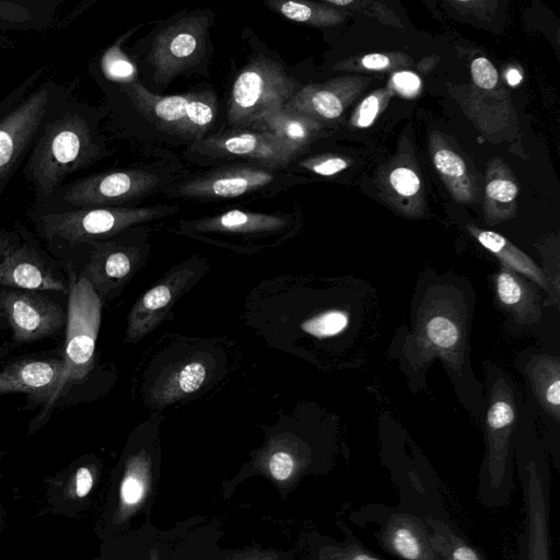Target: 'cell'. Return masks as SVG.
I'll use <instances>...</instances> for the list:
<instances>
[{"label":"cell","mask_w":560,"mask_h":560,"mask_svg":"<svg viewBox=\"0 0 560 560\" xmlns=\"http://www.w3.org/2000/svg\"><path fill=\"white\" fill-rule=\"evenodd\" d=\"M349 314L340 310H330L318 314L302 325V329L317 338L335 336L347 328Z\"/></svg>","instance_id":"32"},{"label":"cell","mask_w":560,"mask_h":560,"mask_svg":"<svg viewBox=\"0 0 560 560\" xmlns=\"http://www.w3.org/2000/svg\"><path fill=\"white\" fill-rule=\"evenodd\" d=\"M506 80H508L509 84L517 85L521 82V80H522V75H521V73L517 70L511 69L506 73Z\"/></svg>","instance_id":"45"},{"label":"cell","mask_w":560,"mask_h":560,"mask_svg":"<svg viewBox=\"0 0 560 560\" xmlns=\"http://www.w3.org/2000/svg\"><path fill=\"white\" fill-rule=\"evenodd\" d=\"M525 493L527 560H550L547 500L535 462L526 467Z\"/></svg>","instance_id":"15"},{"label":"cell","mask_w":560,"mask_h":560,"mask_svg":"<svg viewBox=\"0 0 560 560\" xmlns=\"http://www.w3.org/2000/svg\"><path fill=\"white\" fill-rule=\"evenodd\" d=\"M172 288L168 284H159L148 291L133 310V314L153 313L165 307L172 300Z\"/></svg>","instance_id":"33"},{"label":"cell","mask_w":560,"mask_h":560,"mask_svg":"<svg viewBox=\"0 0 560 560\" xmlns=\"http://www.w3.org/2000/svg\"><path fill=\"white\" fill-rule=\"evenodd\" d=\"M100 113L74 96L49 116L33 145L22 174L40 201L77 172L89 168L108 151L98 135Z\"/></svg>","instance_id":"1"},{"label":"cell","mask_w":560,"mask_h":560,"mask_svg":"<svg viewBox=\"0 0 560 560\" xmlns=\"http://www.w3.org/2000/svg\"><path fill=\"white\" fill-rule=\"evenodd\" d=\"M129 35L125 34L108 47L101 57L100 68L105 79L122 85L136 82L137 66L121 49V43Z\"/></svg>","instance_id":"28"},{"label":"cell","mask_w":560,"mask_h":560,"mask_svg":"<svg viewBox=\"0 0 560 560\" xmlns=\"http://www.w3.org/2000/svg\"><path fill=\"white\" fill-rule=\"evenodd\" d=\"M61 366L57 359L21 360L7 365L0 372V395L24 393L46 405L58 385Z\"/></svg>","instance_id":"13"},{"label":"cell","mask_w":560,"mask_h":560,"mask_svg":"<svg viewBox=\"0 0 560 560\" xmlns=\"http://www.w3.org/2000/svg\"><path fill=\"white\" fill-rule=\"evenodd\" d=\"M209 25L208 15L192 14L175 21L156 35L149 62L159 83L171 81L200 59Z\"/></svg>","instance_id":"8"},{"label":"cell","mask_w":560,"mask_h":560,"mask_svg":"<svg viewBox=\"0 0 560 560\" xmlns=\"http://www.w3.org/2000/svg\"><path fill=\"white\" fill-rule=\"evenodd\" d=\"M326 2L335 5H347L352 3L351 0H327Z\"/></svg>","instance_id":"46"},{"label":"cell","mask_w":560,"mask_h":560,"mask_svg":"<svg viewBox=\"0 0 560 560\" xmlns=\"http://www.w3.org/2000/svg\"><path fill=\"white\" fill-rule=\"evenodd\" d=\"M381 542L402 560H441L423 520L409 513L393 514L381 532Z\"/></svg>","instance_id":"14"},{"label":"cell","mask_w":560,"mask_h":560,"mask_svg":"<svg viewBox=\"0 0 560 560\" xmlns=\"http://www.w3.org/2000/svg\"><path fill=\"white\" fill-rule=\"evenodd\" d=\"M495 293L499 302L520 319L533 322L539 315L534 292L515 271L503 267L494 278Z\"/></svg>","instance_id":"22"},{"label":"cell","mask_w":560,"mask_h":560,"mask_svg":"<svg viewBox=\"0 0 560 560\" xmlns=\"http://www.w3.org/2000/svg\"><path fill=\"white\" fill-rule=\"evenodd\" d=\"M305 466V457L289 445H272L257 462L258 469L280 488L291 487Z\"/></svg>","instance_id":"23"},{"label":"cell","mask_w":560,"mask_h":560,"mask_svg":"<svg viewBox=\"0 0 560 560\" xmlns=\"http://www.w3.org/2000/svg\"><path fill=\"white\" fill-rule=\"evenodd\" d=\"M100 323L101 301L96 291L86 278L75 279L71 273L61 374L39 418L47 415L67 387L84 380L91 371Z\"/></svg>","instance_id":"4"},{"label":"cell","mask_w":560,"mask_h":560,"mask_svg":"<svg viewBox=\"0 0 560 560\" xmlns=\"http://www.w3.org/2000/svg\"><path fill=\"white\" fill-rule=\"evenodd\" d=\"M59 0H0V31H40L51 26Z\"/></svg>","instance_id":"20"},{"label":"cell","mask_w":560,"mask_h":560,"mask_svg":"<svg viewBox=\"0 0 560 560\" xmlns=\"http://www.w3.org/2000/svg\"><path fill=\"white\" fill-rule=\"evenodd\" d=\"M46 71V66L36 69L0 101V197L49 116L73 96L74 82L45 78Z\"/></svg>","instance_id":"2"},{"label":"cell","mask_w":560,"mask_h":560,"mask_svg":"<svg viewBox=\"0 0 560 560\" xmlns=\"http://www.w3.org/2000/svg\"><path fill=\"white\" fill-rule=\"evenodd\" d=\"M390 184L397 192L404 196L416 194L420 187L418 176L406 167H398L392 172Z\"/></svg>","instance_id":"35"},{"label":"cell","mask_w":560,"mask_h":560,"mask_svg":"<svg viewBox=\"0 0 560 560\" xmlns=\"http://www.w3.org/2000/svg\"><path fill=\"white\" fill-rule=\"evenodd\" d=\"M362 65L368 69H383L389 65V59L382 54H370L362 58Z\"/></svg>","instance_id":"44"},{"label":"cell","mask_w":560,"mask_h":560,"mask_svg":"<svg viewBox=\"0 0 560 560\" xmlns=\"http://www.w3.org/2000/svg\"><path fill=\"white\" fill-rule=\"evenodd\" d=\"M439 557H440V556H439ZM440 559H441V560H447V559H445V558H442V557H440Z\"/></svg>","instance_id":"48"},{"label":"cell","mask_w":560,"mask_h":560,"mask_svg":"<svg viewBox=\"0 0 560 560\" xmlns=\"http://www.w3.org/2000/svg\"><path fill=\"white\" fill-rule=\"evenodd\" d=\"M152 469L149 455L142 451L128 458L119 486L114 523L120 525L135 515L145 503L151 491Z\"/></svg>","instance_id":"18"},{"label":"cell","mask_w":560,"mask_h":560,"mask_svg":"<svg viewBox=\"0 0 560 560\" xmlns=\"http://www.w3.org/2000/svg\"><path fill=\"white\" fill-rule=\"evenodd\" d=\"M295 91V82L278 62L258 56L233 83L228 121L235 128L250 127L266 113L284 105Z\"/></svg>","instance_id":"6"},{"label":"cell","mask_w":560,"mask_h":560,"mask_svg":"<svg viewBox=\"0 0 560 560\" xmlns=\"http://www.w3.org/2000/svg\"><path fill=\"white\" fill-rule=\"evenodd\" d=\"M0 283L30 291L68 290L33 235L21 224L0 229Z\"/></svg>","instance_id":"7"},{"label":"cell","mask_w":560,"mask_h":560,"mask_svg":"<svg viewBox=\"0 0 560 560\" xmlns=\"http://www.w3.org/2000/svg\"><path fill=\"white\" fill-rule=\"evenodd\" d=\"M529 378L539 404L558 421L560 413V366L558 360L547 355L535 358L529 366Z\"/></svg>","instance_id":"25"},{"label":"cell","mask_w":560,"mask_h":560,"mask_svg":"<svg viewBox=\"0 0 560 560\" xmlns=\"http://www.w3.org/2000/svg\"><path fill=\"white\" fill-rule=\"evenodd\" d=\"M423 337L431 349L446 353L454 351L458 346L462 334L454 319L443 314H436L425 322Z\"/></svg>","instance_id":"29"},{"label":"cell","mask_w":560,"mask_h":560,"mask_svg":"<svg viewBox=\"0 0 560 560\" xmlns=\"http://www.w3.org/2000/svg\"><path fill=\"white\" fill-rule=\"evenodd\" d=\"M288 224L285 215L232 209L188 222L187 228L197 232L265 235L282 231Z\"/></svg>","instance_id":"16"},{"label":"cell","mask_w":560,"mask_h":560,"mask_svg":"<svg viewBox=\"0 0 560 560\" xmlns=\"http://www.w3.org/2000/svg\"><path fill=\"white\" fill-rule=\"evenodd\" d=\"M266 4L284 18L300 22L312 24H325L331 21L328 10L318 8L312 3L304 1H267Z\"/></svg>","instance_id":"31"},{"label":"cell","mask_w":560,"mask_h":560,"mask_svg":"<svg viewBox=\"0 0 560 560\" xmlns=\"http://www.w3.org/2000/svg\"><path fill=\"white\" fill-rule=\"evenodd\" d=\"M378 112V100L376 96L372 95L365 98L359 110V117L357 120V125L360 127H368L370 126L376 114Z\"/></svg>","instance_id":"42"},{"label":"cell","mask_w":560,"mask_h":560,"mask_svg":"<svg viewBox=\"0 0 560 560\" xmlns=\"http://www.w3.org/2000/svg\"><path fill=\"white\" fill-rule=\"evenodd\" d=\"M230 560H279V555L272 550L253 549L238 553Z\"/></svg>","instance_id":"43"},{"label":"cell","mask_w":560,"mask_h":560,"mask_svg":"<svg viewBox=\"0 0 560 560\" xmlns=\"http://www.w3.org/2000/svg\"><path fill=\"white\" fill-rule=\"evenodd\" d=\"M476 237L483 247L499 257L511 270L526 276L545 290H548L545 272L502 235L492 231H478Z\"/></svg>","instance_id":"24"},{"label":"cell","mask_w":560,"mask_h":560,"mask_svg":"<svg viewBox=\"0 0 560 560\" xmlns=\"http://www.w3.org/2000/svg\"><path fill=\"white\" fill-rule=\"evenodd\" d=\"M150 560H160L159 555H158V552H156V551H153V550H152V551L150 552Z\"/></svg>","instance_id":"47"},{"label":"cell","mask_w":560,"mask_h":560,"mask_svg":"<svg viewBox=\"0 0 560 560\" xmlns=\"http://www.w3.org/2000/svg\"><path fill=\"white\" fill-rule=\"evenodd\" d=\"M434 551L447 560H482L478 551L452 530L444 522L425 516Z\"/></svg>","instance_id":"26"},{"label":"cell","mask_w":560,"mask_h":560,"mask_svg":"<svg viewBox=\"0 0 560 560\" xmlns=\"http://www.w3.org/2000/svg\"><path fill=\"white\" fill-rule=\"evenodd\" d=\"M191 150L210 159H250L265 166H285L294 156L271 135L259 130L233 129L194 141Z\"/></svg>","instance_id":"11"},{"label":"cell","mask_w":560,"mask_h":560,"mask_svg":"<svg viewBox=\"0 0 560 560\" xmlns=\"http://www.w3.org/2000/svg\"><path fill=\"white\" fill-rule=\"evenodd\" d=\"M0 310L19 342L48 338L67 324L63 308L37 291H3L0 293Z\"/></svg>","instance_id":"10"},{"label":"cell","mask_w":560,"mask_h":560,"mask_svg":"<svg viewBox=\"0 0 560 560\" xmlns=\"http://www.w3.org/2000/svg\"><path fill=\"white\" fill-rule=\"evenodd\" d=\"M215 116V95L211 92L192 93L178 133L195 141L200 140L213 124Z\"/></svg>","instance_id":"27"},{"label":"cell","mask_w":560,"mask_h":560,"mask_svg":"<svg viewBox=\"0 0 560 560\" xmlns=\"http://www.w3.org/2000/svg\"><path fill=\"white\" fill-rule=\"evenodd\" d=\"M273 170L252 164L226 165L168 186L165 191L172 197L201 200L235 198L281 182L283 176Z\"/></svg>","instance_id":"9"},{"label":"cell","mask_w":560,"mask_h":560,"mask_svg":"<svg viewBox=\"0 0 560 560\" xmlns=\"http://www.w3.org/2000/svg\"><path fill=\"white\" fill-rule=\"evenodd\" d=\"M516 419L514 392L511 384L500 377L492 385L486 420L487 469L493 487L501 486L505 478Z\"/></svg>","instance_id":"12"},{"label":"cell","mask_w":560,"mask_h":560,"mask_svg":"<svg viewBox=\"0 0 560 560\" xmlns=\"http://www.w3.org/2000/svg\"><path fill=\"white\" fill-rule=\"evenodd\" d=\"M517 187L509 180L495 179L488 184L487 195L498 201L509 202L516 197Z\"/></svg>","instance_id":"39"},{"label":"cell","mask_w":560,"mask_h":560,"mask_svg":"<svg viewBox=\"0 0 560 560\" xmlns=\"http://www.w3.org/2000/svg\"><path fill=\"white\" fill-rule=\"evenodd\" d=\"M70 486H72L71 493L77 499L88 497L94 486V471L89 466H81L77 468L71 477Z\"/></svg>","instance_id":"37"},{"label":"cell","mask_w":560,"mask_h":560,"mask_svg":"<svg viewBox=\"0 0 560 560\" xmlns=\"http://www.w3.org/2000/svg\"><path fill=\"white\" fill-rule=\"evenodd\" d=\"M471 75L475 83L481 89H492L498 82V72L486 58H476L471 62Z\"/></svg>","instance_id":"34"},{"label":"cell","mask_w":560,"mask_h":560,"mask_svg":"<svg viewBox=\"0 0 560 560\" xmlns=\"http://www.w3.org/2000/svg\"><path fill=\"white\" fill-rule=\"evenodd\" d=\"M85 245L92 250L82 276L94 290L105 291L109 284L120 281L130 272L132 261L128 248L114 242L92 241Z\"/></svg>","instance_id":"19"},{"label":"cell","mask_w":560,"mask_h":560,"mask_svg":"<svg viewBox=\"0 0 560 560\" xmlns=\"http://www.w3.org/2000/svg\"><path fill=\"white\" fill-rule=\"evenodd\" d=\"M325 553L326 560H381L355 545L342 548L330 547Z\"/></svg>","instance_id":"38"},{"label":"cell","mask_w":560,"mask_h":560,"mask_svg":"<svg viewBox=\"0 0 560 560\" xmlns=\"http://www.w3.org/2000/svg\"><path fill=\"white\" fill-rule=\"evenodd\" d=\"M434 164L441 173L448 176L459 177L466 171L463 160L454 152L445 149L435 153Z\"/></svg>","instance_id":"36"},{"label":"cell","mask_w":560,"mask_h":560,"mask_svg":"<svg viewBox=\"0 0 560 560\" xmlns=\"http://www.w3.org/2000/svg\"><path fill=\"white\" fill-rule=\"evenodd\" d=\"M393 82L396 90L407 96L416 94L420 88L418 75L408 71L397 72L393 78Z\"/></svg>","instance_id":"41"},{"label":"cell","mask_w":560,"mask_h":560,"mask_svg":"<svg viewBox=\"0 0 560 560\" xmlns=\"http://www.w3.org/2000/svg\"><path fill=\"white\" fill-rule=\"evenodd\" d=\"M206 377V368L200 362L183 365L172 378L167 380L160 392L159 399L164 402L197 390Z\"/></svg>","instance_id":"30"},{"label":"cell","mask_w":560,"mask_h":560,"mask_svg":"<svg viewBox=\"0 0 560 560\" xmlns=\"http://www.w3.org/2000/svg\"><path fill=\"white\" fill-rule=\"evenodd\" d=\"M250 127L271 135L295 154L308 141L314 124L308 117L282 105L266 113Z\"/></svg>","instance_id":"21"},{"label":"cell","mask_w":560,"mask_h":560,"mask_svg":"<svg viewBox=\"0 0 560 560\" xmlns=\"http://www.w3.org/2000/svg\"><path fill=\"white\" fill-rule=\"evenodd\" d=\"M303 165L316 174L330 176L345 170L347 167V162L340 158H328L317 162H305Z\"/></svg>","instance_id":"40"},{"label":"cell","mask_w":560,"mask_h":560,"mask_svg":"<svg viewBox=\"0 0 560 560\" xmlns=\"http://www.w3.org/2000/svg\"><path fill=\"white\" fill-rule=\"evenodd\" d=\"M176 208L97 207L66 211L28 208L27 217L49 245L73 249L82 244L113 236L122 230L167 213Z\"/></svg>","instance_id":"3"},{"label":"cell","mask_w":560,"mask_h":560,"mask_svg":"<svg viewBox=\"0 0 560 560\" xmlns=\"http://www.w3.org/2000/svg\"><path fill=\"white\" fill-rule=\"evenodd\" d=\"M162 178L152 172L128 168L102 172L69 182L30 208L66 211L82 208L120 207L160 187Z\"/></svg>","instance_id":"5"},{"label":"cell","mask_w":560,"mask_h":560,"mask_svg":"<svg viewBox=\"0 0 560 560\" xmlns=\"http://www.w3.org/2000/svg\"><path fill=\"white\" fill-rule=\"evenodd\" d=\"M133 106L161 129L179 132L192 93L161 96L148 91L141 83L122 85Z\"/></svg>","instance_id":"17"}]
</instances>
